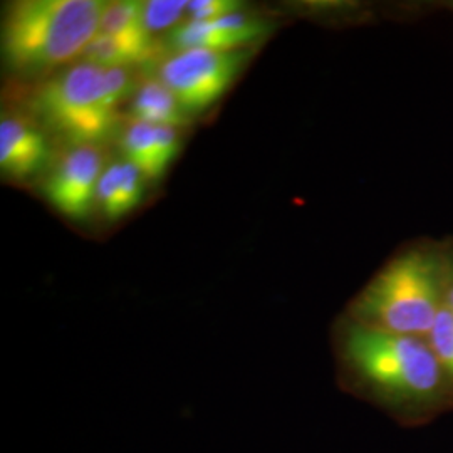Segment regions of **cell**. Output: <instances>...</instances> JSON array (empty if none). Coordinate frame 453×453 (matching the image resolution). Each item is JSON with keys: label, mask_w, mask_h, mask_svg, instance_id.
Masks as SVG:
<instances>
[{"label": "cell", "mask_w": 453, "mask_h": 453, "mask_svg": "<svg viewBox=\"0 0 453 453\" xmlns=\"http://www.w3.org/2000/svg\"><path fill=\"white\" fill-rule=\"evenodd\" d=\"M336 351L346 383L383 403L435 400L449 381L426 338L372 329L342 319Z\"/></svg>", "instance_id": "6da1fadb"}, {"label": "cell", "mask_w": 453, "mask_h": 453, "mask_svg": "<svg viewBox=\"0 0 453 453\" xmlns=\"http://www.w3.org/2000/svg\"><path fill=\"white\" fill-rule=\"evenodd\" d=\"M445 308L443 242L406 243L349 303L346 318L372 329L426 338Z\"/></svg>", "instance_id": "7a4b0ae2"}, {"label": "cell", "mask_w": 453, "mask_h": 453, "mask_svg": "<svg viewBox=\"0 0 453 453\" xmlns=\"http://www.w3.org/2000/svg\"><path fill=\"white\" fill-rule=\"evenodd\" d=\"M99 0H22L2 22V54L20 74H42L80 58L99 33Z\"/></svg>", "instance_id": "3957f363"}, {"label": "cell", "mask_w": 453, "mask_h": 453, "mask_svg": "<svg viewBox=\"0 0 453 453\" xmlns=\"http://www.w3.org/2000/svg\"><path fill=\"white\" fill-rule=\"evenodd\" d=\"M130 88L125 67L104 69L86 61L50 76L35 93L34 108L69 142L96 145L113 131L118 106Z\"/></svg>", "instance_id": "277c9868"}, {"label": "cell", "mask_w": 453, "mask_h": 453, "mask_svg": "<svg viewBox=\"0 0 453 453\" xmlns=\"http://www.w3.org/2000/svg\"><path fill=\"white\" fill-rule=\"evenodd\" d=\"M247 59V49L179 50L163 63L158 80L175 95L187 113H202L224 97Z\"/></svg>", "instance_id": "5b68a950"}, {"label": "cell", "mask_w": 453, "mask_h": 453, "mask_svg": "<svg viewBox=\"0 0 453 453\" xmlns=\"http://www.w3.org/2000/svg\"><path fill=\"white\" fill-rule=\"evenodd\" d=\"M104 168V155L96 145L73 146L46 181L49 203L67 219L84 222L96 207L97 183Z\"/></svg>", "instance_id": "8992f818"}, {"label": "cell", "mask_w": 453, "mask_h": 453, "mask_svg": "<svg viewBox=\"0 0 453 453\" xmlns=\"http://www.w3.org/2000/svg\"><path fill=\"white\" fill-rule=\"evenodd\" d=\"M271 31V24L241 11L215 20H187L172 33V44L179 50H242Z\"/></svg>", "instance_id": "52a82bcc"}, {"label": "cell", "mask_w": 453, "mask_h": 453, "mask_svg": "<svg viewBox=\"0 0 453 453\" xmlns=\"http://www.w3.org/2000/svg\"><path fill=\"white\" fill-rule=\"evenodd\" d=\"M50 160L44 131L22 116H2L0 121V172L12 180L33 179Z\"/></svg>", "instance_id": "ba28073f"}, {"label": "cell", "mask_w": 453, "mask_h": 453, "mask_svg": "<svg viewBox=\"0 0 453 453\" xmlns=\"http://www.w3.org/2000/svg\"><path fill=\"white\" fill-rule=\"evenodd\" d=\"M119 143L127 162L151 181L162 179L179 157V131L172 127L131 121Z\"/></svg>", "instance_id": "9c48e42d"}, {"label": "cell", "mask_w": 453, "mask_h": 453, "mask_svg": "<svg viewBox=\"0 0 453 453\" xmlns=\"http://www.w3.org/2000/svg\"><path fill=\"white\" fill-rule=\"evenodd\" d=\"M99 33L116 39L136 63H145L155 56L157 44L143 22V2L123 0L106 4Z\"/></svg>", "instance_id": "30bf717a"}, {"label": "cell", "mask_w": 453, "mask_h": 453, "mask_svg": "<svg viewBox=\"0 0 453 453\" xmlns=\"http://www.w3.org/2000/svg\"><path fill=\"white\" fill-rule=\"evenodd\" d=\"M145 188V177L130 162L108 165L99 179L96 205L108 220H119L134 211Z\"/></svg>", "instance_id": "8fae6325"}, {"label": "cell", "mask_w": 453, "mask_h": 453, "mask_svg": "<svg viewBox=\"0 0 453 453\" xmlns=\"http://www.w3.org/2000/svg\"><path fill=\"white\" fill-rule=\"evenodd\" d=\"M131 121L180 128L190 123L187 113L175 95L162 80H146L136 89L131 101Z\"/></svg>", "instance_id": "7c38bea8"}, {"label": "cell", "mask_w": 453, "mask_h": 453, "mask_svg": "<svg viewBox=\"0 0 453 453\" xmlns=\"http://www.w3.org/2000/svg\"><path fill=\"white\" fill-rule=\"evenodd\" d=\"M426 341L432 346L445 378L453 385V314L447 306L440 311Z\"/></svg>", "instance_id": "4fadbf2b"}, {"label": "cell", "mask_w": 453, "mask_h": 453, "mask_svg": "<svg viewBox=\"0 0 453 453\" xmlns=\"http://www.w3.org/2000/svg\"><path fill=\"white\" fill-rule=\"evenodd\" d=\"M81 58L88 59V63L104 67V69H111V67L127 69V65H136L134 58L116 39L101 33H97L96 37L88 44V48L84 49Z\"/></svg>", "instance_id": "5bb4252c"}, {"label": "cell", "mask_w": 453, "mask_h": 453, "mask_svg": "<svg viewBox=\"0 0 453 453\" xmlns=\"http://www.w3.org/2000/svg\"><path fill=\"white\" fill-rule=\"evenodd\" d=\"M183 0H150L143 2V22L148 33H162L172 27H179L181 17L187 12Z\"/></svg>", "instance_id": "9a60e30c"}, {"label": "cell", "mask_w": 453, "mask_h": 453, "mask_svg": "<svg viewBox=\"0 0 453 453\" xmlns=\"http://www.w3.org/2000/svg\"><path fill=\"white\" fill-rule=\"evenodd\" d=\"M234 0H192L187 4L188 20H215L237 12L241 7Z\"/></svg>", "instance_id": "2e32d148"}, {"label": "cell", "mask_w": 453, "mask_h": 453, "mask_svg": "<svg viewBox=\"0 0 453 453\" xmlns=\"http://www.w3.org/2000/svg\"><path fill=\"white\" fill-rule=\"evenodd\" d=\"M445 252V306L453 314V239L443 242Z\"/></svg>", "instance_id": "e0dca14e"}, {"label": "cell", "mask_w": 453, "mask_h": 453, "mask_svg": "<svg viewBox=\"0 0 453 453\" xmlns=\"http://www.w3.org/2000/svg\"><path fill=\"white\" fill-rule=\"evenodd\" d=\"M452 7H453V5H452Z\"/></svg>", "instance_id": "ac0fdd59"}]
</instances>
